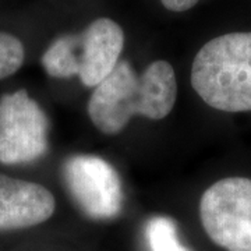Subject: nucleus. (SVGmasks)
<instances>
[{"label": "nucleus", "instance_id": "1", "mask_svg": "<svg viewBox=\"0 0 251 251\" xmlns=\"http://www.w3.org/2000/svg\"><path fill=\"white\" fill-rule=\"evenodd\" d=\"M176 97L177 82L169 62L151 63L141 75L128 62H119L92 91L88 115L99 131L117 134L134 116L165 119L175 106Z\"/></svg>", "mask_w": 251, "mask_h": 251}, {"label": "nucleus", "instance_id": "2", "mask_svg": "<svg viewBox=\"0 0 251 251\" xmlns=\"http://www.w3.org/2000/svg\"><path fill=\"white\" fill-rule=\"evenodd\" d=\"M191 85L211 108L251 110V32H230L208 41L194 57Z\"/></svg>", "mask_w": 251, "mask_h": 251}, {"label": "nucleus", "instance_id": "3", "mask_svg": "<svg viewBox=\"0 0 251 251\" xmlns=\"http://www.w3.org/2000/svg\"><path fill=\"white\" fill-rule=\"evenodd\" d=\"M200 218L208 237L226 251H251V179L226 177L206 188Z\"/></svg>", "mask_w": 251, "mask_h": 251}, {"label": "nucleus", "instance_id": "4", "mask_svg": "<svg viewBox=\"0 0 251 251\" xmlns=\"http://www.w3.org/2000/svg\"><path fill=\"white\" fill-rule=\"evenodd\" d=\"M49 147V120L25 90L0 98V162L29 163L42 158Z\"/></svg>", "mask_w": 251, "mask_h": 251}, {"label": "nucleus", "instance_id": "5", "mask_svg": "<svg viewBox=\"0 0 251 251\" xmlns=\"http://www.w3.org/2000/svg\"><path fill=\"white\" fill-rule=\"evenodd\" d=\"M63 176L72 197L87 216L105 221L120 214L122 181L109 162L94 155H75L66 161Z\"/></svg>", "mask_w": 251, "mask_h": 251}, {"label": "nucleus", "instance_id": "6", "mask_svg": "<svg viewBox=\"0 0 251 251\" xmlns=\"http://www.w3.org/2000/svg\"><path fill=\"white\" fill-rule=\"evenodd\" d=\"M69 74L95 88L119 63L125 48V32L116 21L102 17L94 20L78 35H64Z\"/></svg>", "mask_w": 251, "mask_h": 251}, {"label": "nucleus", "instance_id": "7", "mask_svg": "<svg viewBox=\"0 0 251 251\" xmlns=\"http://www.w3.org/2000/svg\"><path fill=\"white\" fill-rule=\"evenodd\" d=\"M56 201L44 186L0 175V232L27 229L53 215Z\"/></svg>", "mask_w": 251, "mask_h": 251}, {"label": "nucleus", "instance_id": "8", "mask_svg": "<svg viewBox=\"0 0 251 251\" xmlns=\"http://www.w3.org/2000/svg\"><path fill=\"white\" fill-rule=\"evenodd\" d=\"M151 251H191L179 242L176 222L166 216H153L145 227Z\"/></svg>", "mask_w": 251, "mask_h": 251}, {"label": "nucleus", "instance_id": "9", "mask_svg": "<svg viewBox=\"0 0 251 251\" xmlns=\"http://www.w3.org/2000/svg\"><path fill=\"white\" fill-rule=\"evenodd\" d=\"M25 59V48L17 36L0 31V80L17 73Z\"/></svg>", "mask_w": 251, "mask_h": 251}, {"label": "nucleus", "instance_id": "10", "mask_svg": "<svg viewBox=\"0 0 251 251\" xmlns=\"http://www.w3.org/2000/svg\"><path fill=\"white\" fill-rule=\"evenodd\" d=\"M198 1L200 0H161L165 9L169 11H175V13H181V11L193 9Z\"/></svg>", "mask_w": 251, "mask_h": 251}]
</instances>
